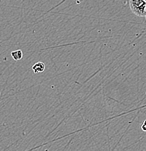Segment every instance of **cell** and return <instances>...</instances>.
I'll return each instance as SVG.
<instances>
[{
    "label": "cell",
    "mask_w": 146,
    "mask_h": 151,
    "mask_svg": "<svg viewBox=\"0 0 146 151\" xmlns=\"http://www.w3.org/2000/svg\"><path fill=\"white\" fill-rule=\"evenodd\" d=\"M145 20H146V15H145Z\"/></svg>",
    "instance_id": "obj_7"
},
{
    "label": "cell",
    "mask_w": 146,
    "mask_h": 151,
    "mask_svg": "<svg viewBox=\"0 0 146 151\" xmlns=\"http://www.w3.org/2000/svg\"><path fill=\"white\" fill-rule=\"evenodd\" d=\"M31 68H32V70L34 71V73H42V72L45 71V65L44 63L42 62L36 63L32 66Z\"/></svg>",
    "instance_id": "obj_2"
},
{
    "label": "cell",
    "mask_w": 146,
    "mask_h": 151,
    "mask_svg": "<svg viewBox=\"0 0 146 151\" xmlns=\"http://www.w3.org/2000/svg\"><path fill=\"white\" fill-rule=\"evenodd\" d=\"M145 10H146V4H145Z\"/></svg>",
    "instance_id": "obj_5"
},
{
    "label": "cell",
    "mask_w": 146,
    "mask_h": 151,
    "mask_svg": "<svg viewBox=\"0 0 146 151\" xmlns=\"http://www.w3.org/2000/svg\"><path fill=\"white\" fill-rule=\"evenodd\" d=\"M144 1H145V2H146V0H144Z\"/></svg>",
    "instance_id": "obj_6"
},
{
    "label": "cell",
    "mask_w": 146,
    "mask_h": 151,
    "mask_svg": "<svg viewBox=\"0 0 146 151\" xmlns=\"http://www.w3.org/2000/svg\"><path fill=\"white\" fill-rule=\"evenodd\" d=\"M146 2L144 0H129V7L133 14L138 17H145Z\"/></svg>",
    "instance_id": "obj_1"
},
{
    "label": "cell",
    "mask_w": 146,
    "mask_h": 151,
    "mask_svg": "<svg viewBox=\"0 0 146 151\" xmlns=\"http://www.w3.org/2000/svg\"><path fill=\"white\" fill-rule=\"evenodd\" d=\"M11 56L15 60H20L23 58V52L21 50H15V51H13L11 52Z\"/></svg>",
    "instance_id": "obj_3"
},
{
    "label": "cell",
    "mask_w": 146,
    "mask_h": 151,
    "mask_svg": "<svg viewBox=\"0 0 146 151\" xmlns=\"http://www.w3.org/2000/svg\"><path fill=\"white\" fill-rule=\"evenodd\" d=\"M141 129L143 132H146V120H145L142 123V126H141Z\"/></svg>",
    "instance_id": "obj_4"
}]
</instances>
